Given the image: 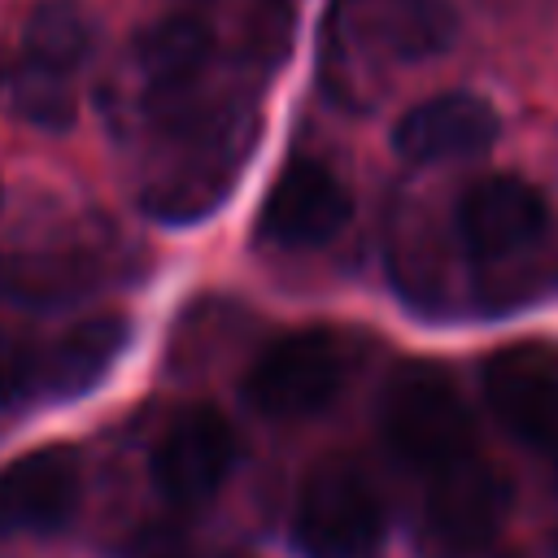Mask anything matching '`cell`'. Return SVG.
Segmentation results:
<instances>
[{
  "instance_id": "obj_5",
  "label": "cell",
  "mask_w": 558,
  "mask_h": 558,
  "mask_svg": "<svg viewBox=\"0 0 558 558\" xmlns=\"http://www.w3.org/2000/svg\"><path fill=\"white\" fill-rule=\"evenodd\" d=\"M480 384L493 418L519 445L558 453V349L506 344L484 362Z\"/></svg>"
},
{
  "instance_id": "obj_14",
  "label": "cell",
  "mask_w": 558,
  "mask_h": 558,
  "mask_svg": "<svg viewBox=\"0 0 558 558\" xmlns=\"http://www.w3.org/2000/svg\"><path fill=\"white\" fill-rule=\"evenodd\" d=\"M96 48V17L78 0H44L26 13L22 35H17V57L52 70V74H74Z\"/></svg>"
},
{
  "instance_id": "obj_6",
  "label": "cell",
  "mask_w": 558,
  "mask_h": 558,
  "mask_svg": "<svg viewBox=\"0 0 558 558\" xmlns=\"http://www.w3.org/2000/svg\"><path fill=\"white\" fill-rule=\"evenodd\" d=\"M506 514H510V480L497 466L466 458L427 480L423 541L436 554H471L497 536Z\"/></svg>"
},
{
  "instance_id": "obj_12",
  "label": "cell",
  "mask_w": 558,
  "mask_h": 558,
  "mask_svg": "<svg viewBox=\"0 0 558 558\" xmlns=\"http://www.w3.org/2000/svg\"><path fill=\"white\" fill-rule=\"evenodd\" d=\"M209 52H214V31L187 13L157 17L135 39V65L157 96H179L205 70Z\"/></svg>"
},
{
  "instance_id": "obj_7",
  "label": "cell",
  "mask_w": 558,
  "mask_h": 558,
  "mask_svg": "<svg viewBox=\"0 0 558 558\" xmlns=\"http://www.w3.org/2000/svg\"><path fill=\"white\" fill-rule=\"evenodd\" d=\"M349 218H353V196L340 183V174L327 161L296 157L270 183L257 214V235L279 248H318L336 240L349 227Z\"/></svg>"
},
{
  "instance_id": "obj_2",
  "label": "cell",
  "mask_w": 558,
  "mask_h": 558,
  "mask_svg": "<svg viewBox=\"0 0 558 558\" xmlns=\"http://www.w3.org/2000/svg\"><path fill=\"white\" fill-rule=\"evenodd\" d=\"M292 541L301 558H384V501L357 462L327 458L305 475Z\"/></svg>"
},
{
  "instance_id": "obj_15",
  "label": "cell",
  "mask_w": 558,
  "mask_h": 558,
  "mask_svg": "<svg viewBox=\"0 0 558 558\" xmlns=\"http://www.w3.org/2000/svg\"><path fill=\"white\" fill-rule=\"evenodd\" d=\"M0 105L44 131H65L74 122V87L65 74H52L26 57L0 65Z\"/></svg>"
},
{
  "instance_id": "obj_3",
  "label": "cell",
  "mask_w": 558,
  "mask_h": 558,
  "mask_svg": "<svg viewBox=\"0 0 558 558\" xmlns=\"http://www.w3.org/2000/svg\"><path fill=\"white\" fill-rule=\"evenodd\" d=\"M344 344L323 331H288L257 353L244 375V401L266 418H310L327 410L344 384Z\"/></svg>"
},
{
  "instance_id": "obj_17",
  "label": "cell",
  "mask_w": 558,
  "mask_h": 558,
  "mask_svg": "<svg viewBox=\"0 0 558 558\" xmlns=\"http://www.w3.org/2000/svg\"><path fill=\"white\" fill-rule=\"evenodd\" d=\"M153 558H240V554H192V549H166V554H153Z\"/></svg>"
},
{
  "instance_id": "obj_11",
  "label": "cell",
  "mask_w": 558,
  "mask_h": 558,
  "mask_svg": "<svg viewBox=\"0 0 558 558\" xmlns=\"http://www.w3.org/2000/svg\"><path fill=\"white\" fill-rule=\"evenodd\" d=\"M126 340H131V323L122 314H92V318L74 323L70 331H61L44 349L39 397L70 401V397L92 392L113 371V362L122 357Z\"/></svg>"
},
{
  "instance_id": "obj_9",
  "label": "cell",
  "mask_w": 558,
  "mask_h": 558,
  "mask_svg": "<svg viewBox=\"0 0 558 558\" xmlns=\"http://www.w3.org/2000/svg\"><path fill=\"white\" fill-rule=\"evenodd\" d=\"M497 109L475 92H440L405 109L392 126V148L410 166H449L484 157L497 144Z\"/></svg>"
},
{
  "instance_id": "obj_1",
  "label": "cell",
  "mask_w": 558,
  "mask_h": 558,
  "mask_svg": "<svg viewBox=\"0 0 558 558\" xmlns=\"http://www.w3.org/2000/svg\"><path fill=\"white\" fill-rule=\"evenodd\" d=\"M379 436L401 466L427 480L475 458L466 401L458 384L427 362H405L388 375L379 392Z\"/></svg>"
},
{
  "instance_id": "obj_16",
  "label": "cell",
  "mask_w": 558,
  "mask_h": 558,
  "mask_svg": "<svg viewBox=\"0 0 558 558\" xmlns=\"http://www.w3.org/2000/svg\"><path fill=\"white\" fill-rule=\"evenodd\" d=\"M39 362H44L39 344L0 327V405H13L22 397L39 392Z\"/></svg>"
},
{
  "instance_id": "obj_8",
  "label": "cell",
  "mask_w": 558,
  "mask_h": 558,
  "mask_svg": "<svg viewBox=\"0 0 558 558\" xmlns=\"http://www.w3.org/2000/svg\"><path fill=\"white\" fill-rule=\"evenodd\" d=\"M148 466L166 501H205L222 488L235 466V432L214 405H187L157 436Z\"/></svg>"
},
{
  "instance_id": "obj_4",
  "label": "cell",
  "mask_w": 558,
  "mask_h": 558,
  "mask_svg": "<svg viewBox=\"0 0 558 558\" xmlns=\"http://www.w3.org/2000/svg\"><path fill=\"white\" fill-rule=\"evenodd\" d=\"M453 231L480 266H506L549 235V205L527 179L488 174L458 196Z\"/></svg>"
},
{
  "instance_id": "obj_13",
  "label": "cell",
  "mask_w": 558,
  "mask_h": 558,
  "mask_svg": "<svg viewBox=\"0 0 558 558\" xmlns=\"http://www.w3.org/2000/svg\"><path fill=\"white\" fill-rule=\"evenodd\" d=\"M366 31L388 57L427 61L458 39V13L449 0H371Z\"/></svg>"
},
{
  "instance_id": "obj_10",
  "label": "cell",
  "mask_w": 558,
  "mask_h": 558,
  "mask_svg": "<svg viewBox=\"0 0 558 558\" xmlns=\"http://www.w3.org/2000/svg\"><path fill=\"white\" fill-rule=\"evenodd\" d=\"M83 471L65 445L22 453L0 471V532H52L78 506Z\"/></svg>"
}]
</instances>
